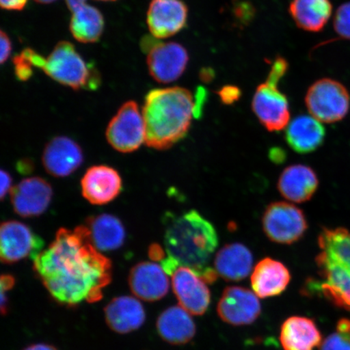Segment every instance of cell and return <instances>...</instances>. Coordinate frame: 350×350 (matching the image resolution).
Listing matches in <instances>:
<instances>
[{
	"label": "cell",
	"instance_id": "cell-21",
	"mask_svg": "<svg viewBox=\"0 0 350 350\" xmlns=\"http://www.w3.org/2000/svg\"><path fill=\"white\" fill-rule=\"evenodd\" d=\"M326 131L322 122L312 116H297L286 126L288 146L300 154L318 150L325 142Z\"/></svg>",
	"mask_w": 350,
	"mask_h": 350
},
{
	"label": "cell",
	"instance_id": "cell-35",
	"mask_svg": "<svg viewBox=\"0 0 350 350\" xmlns=\"http://www.w3.org/2000/svg\"><path fill=\"white\" fill-rule=\"evenodd\" d=\"M28 0H0L3 10L8 11H21L27 4Z\"/></svg>",
	"mask_w": 350,
	"mask_h": 350
},
{
	"label": "cell",
	"instance_id": "cell-5",
	"mask_svg": "<svg viewBox=\"0 0 350 350\" xmlns=\"http://www.w3.org/2000/svg\"><path fill=\"white\" fill-rule=\"evenodd\" d=\"M42 71L60 85L74 90H96L100 77L94 65L88 64L68 42H60L46 58Z\"/></svg>",
	"mask_w": 350,
	"mask_h": 350
},
{
	"label": "cell",
	"instance_id": "cell-17",
	"mask_svg": "<svg viewBox=\"0 0 350 350\" xmlns=\"http://www.w3.org/2000/svg\"><path fill=\"white\" fill-rule=\"evenodd\" d=\"M122 179L117 170L107 165H95L87 170L81 179L84 198L92 204L111 202L120 193Z\"/></svg>",
	"mask_w": 350,
	"mask_h": 350
},
{
	"label": "cell",
	"instance_id": "cell-8",
	"mask_svg": "<svg viewBox=\"0 0 350 350\" xmlns=\"http://www.w3.org/2000/svg\"><path fill=\"white\" fill-rule=\"evenodd\" d=\"M107 139L116 150L128 153L146 142V124L137 103H125L107 126Z\"/></svg>",
	"mask_w": 350,
	"mask_h": 350
},
{
	"label": "cell",
	"instance_id": "cell-27",
	"mask_svg": "<svg viewBox=\"0 0 350 350\" xmlns=\"http://www.w3.org/2000/svg\"><path fill=\"white\" fill-rule=\"evenodd\" d=\"M288 12L297 27L318 33L329 21L332 5L330 0H292Z\"/></svg>",
	"mask_w": 350,
	"mask_h": 350
},
{
	"label": "cell",
	"instance_id": "cell-4",
	"mask_svg": "<svg viewBox=\"0 0 350 350\" xmlns=\"http://www.w3.org/2000/svg\"><path fill=\"white\" fill-rule=\"evenodd\" d=\"M318 243L319 288L335 305L350 310V232L342 227L323 228Z\"/></svg>",
	"mask_w": 350,
	"mask_h": 350
},
{
	"label": "cell",
	"instance_id": "cell-43",
	"mask_svg": "<svg viewBox=\"0 0 350 350\" xmlns=\"http://www.w3.org/2000/svg\"><path fill=\"white\" fill-rule=\"evenodd\" d=\"M34 1L39 3L48 4L55 2L56 0H34Z\"/></svg>",
	"mask_w": 350,
	"mask_h": 350
},
{
	"label": "cell",
	"instance_id": "cell-29",
	"mask_svg": "<svg viewBox=\"0 0 350 350\" xmlns=\"http://www.w3.org/2000/svg\"><path fill=\"white\" fill-rule=\"evenodd\" d=\"M319 350H350L349 319H340L336 332L323 341Z\"/></svg>",
	"mask_w": 350,
	"mask_h": 350
},
{
	"label": "cell",
	"instance_id": "cell-23",
	"mask_svg": "<svg viewBox=\"0 0 350 350\" xmlns=\"http://www.w3.org/2000/svg\"><path fill=\"white\" fill-rule=\"evenodd\" d=\"M214 266L217 275L226 281H242L252 272V253L242 243L226 245L217 252Z\"/></svg>",
	"mask_w": 350,
	"mask_h": 350
},
{
	"label": "cell",
	"instance_id": "cell-6",
	"mask_svg": "<svg viewBox=\"0 0 350 350\" xmlns=\"http://www.w3.org/2000/svg\"><path fill=\"white\" fill-rule=\"evenodd\" d=\"M305 103L310 116L325 124H334L347 116L350 96L341 83L323 78L310 86Z\"/></svg>",
	"mask_w": 350,
	"mask_h": 350
},
{
	"label": "cell",
	"instance_id": "cell-39",
	"mask_svg": "<svg viewBox=\"0 0 350 350\" xmlns=\"http://www.w3.org/2000/svg\"><path fill=\"white\" fill-rule=\"evenodd\" d=\"M87 0H65L66 4L72 12L85 5Z\"/></svg>",
	"mask_w": 350,
	"mask_h": 350
},
{
	"label": "cell",
	"instance_id": "cell-28",
	"mask_svg": "<svg viewBox=\"0 0 350 350\" xmlns=\"http://www.w3.org/2000/svg\"><path fill=\"white\" fill-rule=\"evenodd\" d=\"M104 18L97 8L85 4L72 12L70 31L74 38L82 43L97 42L104 30Z\"/></svg>",
	"mask_w": 350,
	"mask_h": 350
},
{
	"label": "cell",
	"instance_id": "cell-11",
	"mask_svg": "<svg viewBox=\"0 0 350 350\" xmlns=\"http://www.w3.org/2000/svg\"><path fill=\"white\" fill-rule=\"evenodd\" d=\"M254 113L260 124L269 131H280L290 122V107L286 96L277 85L268 81L257 87L252 100Z\"/></svg>",
	"mask_w": 350,
	"mask_h": 350
},
{
	"label": "cell",
	"instance_id": "cell-1",
	"mask_svg": "<svg viewBox=\"0 0 350 350\" xmlns=\"http://www.w3.org/2000/svg\"><path fill=\"white\" fill-rule=\"evenodd\" d=\"M33 269L51 295L68 306L102 299L111 279V262L94 246L86 226L59 229Z\"/></svg>",
	"mask_w": 350,
	"mask_h": 350
},
{
	"label": "cell",
	"instance_id": "cell-2",
	"mask_svg": "<svg viewBox=\"0 0 350 350\" xmlns=\"http://www.w3.org/2000/svg\"><path fill=\"white\" fill-rule=\"evenodd\" d=\"M165 221L164 244L168 256L179 266L196 271L205 282H215L216 270L208 267L218 246L215 227L196 210Z\"/></svg>",
	"mask_w": 350,
	"mask_h": 350
},
{
	"label": "cell",
	"instance_id": "cell-36",
	"mask_svg": "<svg viewBox=\"0 0 350 350\" xmlns=\"http://www.w3.org/2000/svg\"><path fill=\"white\" fill-rule=\"evenodd\" d=\"M0 178H1V192H0V196H1V200H3L4 197L12 190V178L10 173L2 169Z\"/></svg>",
	"mask_w": 350,
	"mask_h": 350
},
{
	"label": "cell",
	"instance_id": "cell-25",
	"mask_svg": "<svg viewBox=\"0 0 350 350\" xmlns=\"http://www.w3.org/2000/svg\"><path fill=\"white\" fill-rule=\"evenodd\" d=\"M321 338L316 323L303 317L288 318L280 334L284 350H313L321 345Z\"/></svg>",
	"mask_w": 350,
	"mask_h": 350
},
{
	"label": "cell",
	"instance_id": "cell-32",
	"mask_svg": "<svg viewBox=\"0 0 350 350\" xmlns=\"http://www.w3.org/2000/svg\"><path fill=\"white\" fill-rule=\"evenodd\" d=\"M288 68V64L287 60L283 58V57L278 56L273 63L266 81L271 83V84L278 85L280 80L286 75Z\"/></svg>",
	"mask_w": 350,
	"mask_h": 350
},
{
	"label": "cell",
	"instance_id": "cell-42",
	"mask_svg": "<svg viewBox=\"0 0 350 350\" xmlns=\"http://www.w3.org/2000/svg\"><path fill=\"white\" fill-rule=\"evenodd\" d=\"M213 72L209 71L208 69L203 70L200 73V79L204 82L211 81L213 79Z\"/></svg>",
	"mask_w": 350,
	"mask_h": 350
},
{
	"label": "cell",
	"instance_id": "cell-33",
	"mask_svg": "<svg viewBox=\"0 0 350 350\" xmlns=\"http://www.w3.org/2000/svg\"><path fill=\"white\" fill-rule=\"evenodd\" d=\"M219 97L223 103L231 105L237 102L241 97V90L234 85H226L218 91Z\"/></svg>",
	"mask_w": 350,
	"mask_h": 350
},
{
	"label": "cell",
	"instance_id": "cell-40",
	"mask_svg": "<svg viewBox=\"0 0 350 350\" xmlns=\"http://www.w3.org/2000/svg\"><path fill=\"white\" fill-rule=\"evenodd\" d=\"M270 157L275 163H282L284 159V152L282 150H279V148H274L271 152Z\"/></svg>",
	"mask_w": 350,
	"mask_h": 350
},
{
	"label": "cell",
	"instance_id": "cell-30",
	"mask_svg": "<svg viewBox=\"0 0 350 350\" xmlns=\"http://www.w3.org/2000/svg\"><path fill=\"white\" fill-rule=\"evenodd\" d=\"M334 26L340 38L350 40V2L341 4L336 10Z\"/></svg>",
	"mask_w": 350,
	"mask_h": 350
},
{
	"label": "cell",
	"instance_id": "cell-14",
	"mask_svg": "<svg viewBox=\"0 0 350 350\" xmlns=\"http://www.w3.org/2000/svg\"><path fill=\"white\" fill-rule=\"evenodd\" d=\"M13 209L21 217H33L46 211L53 196L49 183L42 178H25L10 191Z\"/></svg>",
	"mask_w": 350,
	"mask_h": 350
},
{
	"label": "cell",
	"instance_id": "cell-26",
	"mask_svg": "<svg viewBox=\"0 0 350 350\" xmlns=\"http://www.w3.org/2000/svg\"><path fill=\"white\" fill-rule=\"evenodd\" d=\"M86 226L94 246L99 252H111L124 243L126 231L122 221L111 214L103 213L87 219Z\"/></svg>",
	"mask_w": 350,
	"mask_h": 350
},
{
	"label": "cell",
	"instance_id": "cell-10",
	"mask_svg": "<svg viewBox=\"0 0 350 350\" xmlns=\"http://www.w3.org/2000/svg\"><path fill=\"white\" fill-rule=\"evenodd\" d=\"M44 243L24 223L8 221L0 229V256L5 264H13L26 258L34 260L42 252Z\"/></svg>",
	"mask_w": 350,
	"mask_h": 350
},
{
	"label": "cell",
	"instance_id": "cell-12",
	"mask_svg": "<svg viewBox=\"0 0 350 350\" xmlns=\"http://www.w3.org/2000/svg\"><path fill=\"white\" fill-rule=\"evenodd\" d=\"M258 297L255 293L248 288L227 287L218 301V316L231 325H251L261 313V304Z\"/></svg>",
	"mask_w": 350,
	"mask_h": 350
},
{
	"label": "cell",
	"instance_id": "cell-22",
	"mask_svg": "<svg viewBox=\"0 0 350 350\" xmlns=\"http://www.w3.org/2000/svg\"><path fill=\"white\" fill-rule=\"evenodd\" d=\"M105 317L109 327L125 334L137 330L146 321V312L141 301L133 297H116L105 308Z\"/></svg>",
	"mask_w": 350,
	"mask_h": 350
},
{
	"label": "cell",
	"instance_id": "cell-16",
	"mask_svg": "<svg viewBox=\"0 0 350 350\" xmlns=\"http://www.w3.org/2000/svg\"><path fill=\"white\" fill-rule=\"evenodd\" d=\"M84 159L81 148L67 137H56L46 144L42 164L55 177H67L80 167Z\"/></svg>",
	"mask_w": 350,
	"mask_h": 350
},
{
	"label": "cell",
	"instance_id": "cell-37",
	"mask_svg": "<svg viewBox=\"0 0 350 350\" xmlns=\"http://www.w3.org/2000/svg\"><path fill=\"white\" fill-rule=\"evenodd\" d=\"M150 257L152 260H163L165 254L163 247L159 244H153L150 248Z\"/></svg>",
	"mask_w": 350,
	"mask_h": 350
},
{
	"label": "cell",
	"instance_id": "cell-19",
	"mask_svg": "<svg viewBox=\"0 0 350 350\" xmlns=\"http://www.w3.org/2000/svg\"><path fill=\"white\" fill-rule=\"evenodd\" d=\"M319 187L317 174L306 165L288 166L280 175L278 188L284 199L291 202H306L316 193Z\"/></svg>",
	"mask_w": 350,
	"mask_h": 350
},
{
	"label": "cell",
	"instance_id": "cell-34",
	"mask_svg": "<svg viewBox=\"0 0 350 350\" xmlns=\"http://www.w3.org/2000/svg\"><path fill=\"white\" fill-rule=\"evenodd\" d=\"M0 43H1V56H0V60H1V64H3L10 58L12 53V42L10 37L3 30L0 32Z\"/></svg>",
	"mask_w": 350,
	"mask_h": 350
},
{
	"label": "cell",
	"instance_id": "cell-7",
	"mask_svg": "<svg viewBox=\"0 0 350 350\" xmlns=\"http://www.w3.org/2000/svg\"><path fill=\"white\" fill-rule=\"evenodd\" d=\"M262 225L267 237L280 244L297 242L308 228L304 212L288 202L270 204L262 215Z\"/></svg>",
	"mask_w": 350,
	"mask_h": 350
},
{
	"label": "cell",
	"instance_id": "cell-13",
	"mask_svg": "<svg viewBox=\"0 0 350 350\" xmlns=\"http://www.w3.org/2000/svg\"><path fill=\"white\" fill-rule=\"evenodd\" d=\"M172 286L179 304L191 314L202 316L211 301L206 282L193 269L178 266L172 275Z\"/></svg>",
	"mask_w": 350,
	"mask_h": 350
},
{
	"label": "cell",
	"instance_id": "cell-15",
	"mask_svg": "<svg viewBox=\"0 0 350 350\" xmlns=\"http://www.w3.org/2000/svg\"><path fill=\"white\" fill-rule=\"evenodd\" d=\"M188 10L181 0H152L147 12V24L153 38L174 36L185 27Z\"/></svg>",
	"mask_w": 350,
	"mask_h": 350
},
{
	"label": "cell",
	"instance_id": "cell-3",
	"mask_svg": "<svg viewBox=\"0 0 350 350\" xmlns=\"http://www.w3.org/2000/svg\"><path fill=\"white\" fill-rule=\"evenodd\" d=\"M142 115L147 146L163 150L185 137L196 117V102L185 88L156 89L147 94Z\"/></svg>",
	"mask_w": 350,
	"mask_h": 350
},
{
	"label": "cell",
	"instance_id": "cell-31",
	"mask_svg": "<svg viewBox=\"0 0 350 350\" xmlns=\"http://www.w3.org/2000/svg\"><path fill=\"white\" fill-rule=\"evenodd\" d=\"M13 64H14L15 75L19 81H26L33 77V68L34 67L31 61L29 60L23 51H21L20 55L14 57Z\"/></svg>",
	"mask_w": 350,
	"mask_h": 350
},
{
	"label": "cell",
	"instance_id": "cell-24",
	"mask_svg": "<svg viewBox=\"0 0 350 350\" xmlns=\"http://www.w3.org/2000/svg\"><path fill=\"white\" fill-rule=\"evenodd\" d=\"M157 328L161 338L172 345L189 342L196 331L191 314L181 306L165 310L157 319Z\"/></svg>",
	"mask_w": 350,
	"mask_h": 350
},
{
	"label": "cell",
	"instance_id": "cell-38",
	"mask_svg": "<svg viewBox=\"0 0 350 350\" xmlns=\"http://www.w3.org/2000/svg\"><path fill=\"white\" fill-rule=\"evenodd\" d=\"M33 169V165L31 161L24 160L21 161L18 164H17V170L21 174H29L31 173Z\"/></svg>",
	"mask_w": 350,
	"mask_h": 350
},
{
	"label": "cell",
	"instance_id": "cell-18",
	"mask_svg": "<svg viewBox=\"0 0 350 350\" xmlns=\"http://www.w3.org/2000/svg\"><path fill=\"white\" fill-rule=\"evenodd\" d=\"M129 284L133 294L144 301L163 299L170 288L168 274L161 265L153 262H142L131 270Z\"/></svg>",
	"mask_w": 350,
	"mask_h": 350
},
{
	"label": "cell",
	"instance_id": "cell-44",
	"mask_svg": "<svg viewBox=\"0 0 350 350\" xmlns=\"http://www.w3.org/2000/svg\"><path fill=\"white\" fill-rule=\"evenodd\" d=\"M100 1H116V0H100Z\"/></svg>",
	"mask_w": 350,
	"mask_h": 350
},
{
	"label": "cell",
	"instance_id": "cell-20",
	"mask_svg": "<svg viewBox=\"0 0 350 350\" xmlns=\"http://www.w3.org/2000/svg\"><path fill=\"white\" fill-rule=\"evenodd\" d=\"M291 278L290 271L282 262L265 258L253 269L252 290L260 299L278 296L286 291Z\"/></svg>",
	"mask_w": 350,
	"mask_h": 350
},
{
	"label": "cell",
	"instance_id": "cell-9",
	"mask_svg": "<svg viewBox=\"0 0 350 350\" xmlns=\"http://www.w3.org/2000/svg\"><path fill=\"white\" fill-rule=\"evenodd\" d=\"M150 76L161 84H169L180 78L189 62L185 47L174 42H156L150 39L144 47Z\"/></svg>",
	"mask_w": 350,
	"mask_h": 350
},
{
	"label": "cell",
	"instance_id": "cell-41",
	"mask_svg": "<svg viewBox=\"0 0 350 350\" xmlns=\"http://www.w3.org/2000/svg\"><path fill=\"white\" fill-rule=\"evenodd\" d=\"M25 350H56V349L49 345L37 344L30 345V347L26 348Z\"/></svg>",
	"mask_w": 350,
	"mask_h": 350
}]
</instances>
